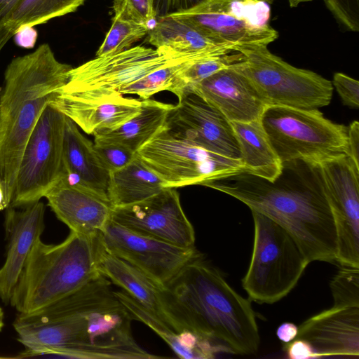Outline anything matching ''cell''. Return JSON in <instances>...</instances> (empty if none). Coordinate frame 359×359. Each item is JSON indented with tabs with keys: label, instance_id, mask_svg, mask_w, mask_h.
I'll list each match as a JSON object with an SVG mask.
<instances>
[{
	"label": "cell",
	"instance_id": "cell-1",
	"mask_svg": "<svg viewBox=\"0 0 359 359\" xmlns=\"http://www.w3.org/2000/svg\"><path fill=\"white\" fill-rule=\"evenodd\" d=\"M277 222L294 238L309 263L336 262L337 236L318 163H283L273 180L241 172L208 182Z\"/></svg>",
	"mask_w": 359,
	"mask_h": 359
},
{
	"label": "cell",
	"instance_id": "cell-2",
	"mask_svg": "<svg viewBox=\"0 0 359 359\" xmlns=\"http://www.w3.org/2000/svg\"><path fill=\"white\" fill-rule=\"evenodd\" d=\"M163 292L183 327L233 354L258 351L260 338L250 299L238 294L201 254L163 286Z\"/></svg>",
	"mask_w": 359,
	"mask_h": 359
},
{
	"label": "cell",
	"instance_id": "cell-3",
	"mask_svg": "<svg viewBox=\"0 0 359 359\" xmlns=\"http://www.w3.org/2000/svg\"><path fill=\"white\" fill-rule=\"evenodd\" d=\"M72 68L43 43L13 58L5 70L0 94V184L9 205L27 141L45 107L67 83Z\"/></svg>",
	"mask_w": 359,
	"mask_h": 359
},
{
	"label": "cell",
	"instance_id": "cell-4",
	"mask_svg": "<svg viewBox=\"0 0 359 359\" xmlns=\"http://www.w3.org/2000/svg\"><path fill=\"white\" fill-rule=\"evenodd\" d=\"M104 250L100 232L71 231L53 245L39 238L33 246L15 285L10 304L18 313L40 311L74 293L101 274Z\"/></svg>",
	"mask_w": 359,
	"mask_h": 359
},
{
	"label": "cell",
	"instance_id": "cell-5",
	"mask_svg": "<svg viewBox=\"0 0 359 359\" xmlns=\"http://www.w3.org/2000/svg\"><path fill=\"white\" fill-rule=\"evenodd\" d=\"M251 212L254 244L242 285L250 300L273 304L295 287L309 262L285 229L259 212Z\"/></svg>",
	"mask_w": 359,
	"mask_h": 359
},
{
	"label": "cell",
	"instance_id": "cell-6",
	"mask_svg": "<svg viewBox=\"0 0 359 359\" xmlns=\"http://www.w3.org/2000/svg\"><path fill=\"white\" fill-rule=\"evenodd\" d=\"M243 59L231 67L252 83L266 106L316 109L330 104V81L310 70L292 66L265 45L241 46Z\"/></svg>",
	"mask_w": 359,
	"mask_h": 359
},
{
	"label": "cell",
	"instance_id": "cell-7",
	"mask_svg": "<svg viewBox=\"0 0 359 359\" xmlns=\"http://www.w3.org/2000/svg\"><path fill=\"white\" fill-rule=\"evenodd\" d=\"M259 121L282 163H319L346 153L348 128L326 118L318 109L266 106Z\"/></svg>",
	"mask_w": 359,
	"mask_h": 359
},
{
	"label": "cell",
	"instance_id": "cell-8",
	"mask_svg": "<svg viewBox=\"0 0 359 359\" xmlns=\"http://www.w3.org/2000/svg\"><path fill=\"white\" fill-rule=\"evenodd\" d=\"M193 59L142 46L95 58L72 68L57 96L97 102L119 95L123 88L166 65Z\"/></svg>",
	"mask_w": 359,
	"mask_h": 359
},
{
	"label": "cell",
	"instance_id": "cell-9",
	"mask_svg": "<svg viewBox=\"0 0 359 359\" xmlns=\"http://www.w3.org/2000/svg\"><path fill=\"white\" fill-rule=\"evenodd\" d=\"M137 154L166 188L204 186L245 172L240 160L208 151L175 135L165 125Z\"/></svg>",
	"mask_w": 359,
	"mask_h": 359
},
{
	"label": "cell",
	"instance_id": "cell-10",
	"mask_svg": "<svg viewBox=\"0 0 359 359\" xmlns=\"http://www.w3.org/2000/svg\"><path fill=\"white\" fill-rule=\"evenodd\" d=\"M266 3L204 0L189 9L168 15L235 52L238 46H268L278 38V32L267 22L270 9Z\"/></svg>",
	"mask_w": 359,
	"mask_h": 359
},
{
	"label": "cell",
	"instance_id": "cell-11",
	"mask_svg": "<svg viewBox=\"0 0 359 359\" xmlns=\"http://www.w3.org/2000/svg\"><path fill=\"white\" fill-rule=\"evenodd\" d=\"M65 116L48 104L25 144L9 207L40 201L63 173Z\"/></svg>",
	"mask_w": 359,
	"mask_h": 359
},
{
	"label": "cell",
	"instance_id": "cell-12",
	"mask_svg": "<svg viewBox=\"0 0 359 359\" xmlns=\"http://www.w3.org/2000/svg\"><path fill=\"white\" fill-rule=\"evenodd\" d=\"M318 165L337 230L336 262L359 268V166L346 154Z\"/></svg>",
	"mask_w": 359,
	"mask_h": 359
},
{
	"label": "cell",
	"instance_id": "cell-13",
	"mask_svg": "<svg viewBox=\"0 0 359 359\" xmlns=\"http://www.w3.org/2000/svg\"><path fill=\"white\" fill-rule=\"evenodd\" d=\"M108 253L131 264L161 286L173 278L201 253L135 232L112 220L100 231Z\"/></svg>",
	"mask_w": 359,
	"mask_h": 359
},
{
	"label": "cell",
	"instance_id": "cell-14",
	"mask_svg": "<svg viewBox=\"0 0 359 359\" xmlns=\"http://www.w3.org/2000/svg\"><path fill=\"white\" fill-rule=\"evenodd\" d=\"M111 220L135 232L184 248L195 247V232L175 188L142 201L113 208Z\"/></svg>",
	"mask_w": 359,
	"mask_h": 359
},
{
	"label": "cell",
	"instance_id": "cell-15",
	"mask_svg": "<svg viewBox=\"0 0 359 359\" xmlns=\"http://www.w3.org/2000/svg\"><path fill=\"white\" fill-rule=\"evenodd\" d=\"M165 125L175 135L208 151L240 160L239 146L231 122L194 92L178 97Z\"/></svg>",
	"mask_w": 359,
	"mask_h": 359
},
{
	"label": "cell",
	"instance_id": "cell-16",
	"mask_svg": "<svg viewBox=\"0 0 359 359\" xmlns=\"http://www.w3.org/2000/svg\"><path fill=\"white\" fill-rule=\"evenodd\" d=\"M48 205L71 231L83 235L100 233L109 222L113 205L97 194L62 173L46 193Z\"/></svg>",
	"mask_w": 359,
	"mask_h": 359
},
{
	"label": "cell",
	"instance_id": "cell-17",
	"mask_svg": "<svg viewBox=\"0 0 359 359\" xmlns=\"http://www.w3.org/2000/svg\"><path fill=\"white\" fill-rule=\"evenodd\" d=\"M45 211L41 201L22 208H6V257L0 268V299L5 304L10 303L27 257L45 229Z\"/></svg>",
	"mask_w": 359,
	"mask_h": 359
},
{
	"label": "cell",
	"instance_id": "cell-18",
	"mask_svg": "<svg viewBox=\"0 0 359 359\" xmlns=\"http://www.w3.org/2000/svg\"><path fill=\"white\" fill-rule=\"evenodd\" d=\"M295 339L306 342L314 357H359V306H335L305 320Z\"/></svg>",
	"mask_w": 359,
	"mask_h": 359
},
{
	"label": "cell",
	"instance_id": "cell-19",
	"mask_svg": "<svg viewBox=\"0 0 359 359\" xmlns=\"http://www.w3.org/2000/svg\"><path fill=\"white\" fill-rule=\"evenodd\" d=\"M190 92L216 107L230 122L259 120L266 107L250 81L231 67L202 80Z\"/></svg>",
	"mask_w": 359,
	"mask_h": 359
},
{
	"label": "cell",
	"instance_id": "cell-20",
	"mask_svg": "<svg viewBox=\"0 0 359 359\" xmlns=\"http://www.w3.org/2000/svg\"><path fill=\"white\" fill-rule=\"evenodd\" d=\"M98 269L101 275L121 287L161 320L178 331L189 330L183 327L171 312L164 295L163 287L142 271L108 253L104 249L100 256Z\"/></svg>",
	"mask_w": 359,
	"mask_h": 359
},
{
	"label": "cell",
	"instance_id": "cell-21",
	"mask_svg": "<svg viewBox=\"0 0 359 359\" xmlns=\"http://www.w3.org/2000/svg\"><path fill=\"white\" fill-rule=\"evenodd\" d=\"M50 105L85 133L95 135L115 129L136 115L141 100L117 95L97 102H83L55 95Z\"/></svg>",
	"mask_w": 359,
	"mask_h": 359
},
{
	"label": "cell",
	"instance_id": "cell-22",
	"mask_svg": "<svg viewBox=\"0 0 359 359\" xmlns=\"http://www.w3.org/2000/svg\"><path fill=\"white\" fill-rule=\"evenodd\" d=\"M147 35V42L156 49L179 57L203 58L233 52L170 15L158 18Z\"/></svg>",
	"mask_w": 359,
	"mask_h": 359
},
{
	"label": "cell",
	"instance_id": "cell-23",
	"mask_svg": "<svg viewBox=\"0 0 359 359\" xmlns=\"http://www.w3.org/2000/svg\"><path fill=\"white\" fill-rule=\"evenodd\" d=\"M116 297L128 309L133 320L143 323L156 332L180 358L210 359L220 352L229 353L222 345L215 344L196 333L178 331L144 308L123 290L114 292Z\"/></svg>",
	"mask_w": 359,
	"mask_h": 359
},
{
	"label": "cell",
	"instance_id": "cell-24",
	"mask_svg": "<svg viewBox=\"0 0 359 359\" xmlns=\"http://www.w3.org/2000/svg\"><path fill=\"white\" fill-rule=\"evenodd\" d=\"M62 160L63 173L70 180L107 196L109 172L100 161L93 143L85 137L77 125L66 116Z\"/></svg>",
	"mask_w": 359,
	"mask_h": 359
},
{
	"label": "cell",
	"instance_id": "cell-25",
	"mask_svg": "<svg viewBox=\"0 0 359 359\" xmlns=\"http://www.w3.org/2000/svg\"><path fill=\"white\" fill-rule=\"evenodd\" d=\"M173 107L150 98L141 100L136 115L115 129L95 134L94 142L118 144L137 153L164 126Z\"/></svg>",
	"mask_w": 359,
	"mask_h": 359
},
{
	"label": "cell",
	"instance_id": "cell-26",
	"mask_svg": "<svg viewBox=\"0 0 359 359\" xmlns=\"http://www.w3.org/2000/svg\"><path fill=\"white\" fill-rule=\"evenodd\" d=\"M240 149V161L245 172L273 181L281 172L283 163L274 151L259 119L231 122Z\"/></svg>",
	"mask_w": 359,
	"mask_h": 359
},
{
	"label": "cell",
	"instance_id": "cell-27",
	"mask_svg": "<svg viewBox=\"0 0 359 359\" xmlns=\"http://www.w3.org/2000/svg\"><path fill=\"white\" fill-rule=\"evenodd\" d=\"M163 181L136 155L126 167L109 173L107 196L114 208L146 200L163 190Z\"/></svg>",
	"mask_w": 359,
	"mask_h": 359
},
{
	"label": "cell",
	"instance_id": "cell-28",
	"mask_svg": "<svg viewBox=\"0 0 359 359\" xmlns=\"http://www.w3.org/2000/svg\"><path fill=\"white\" fill-rule=\"evenodd\" d=\"M85 0H20L0 30V50L22 27H34L74 12Z\"/></svg>",
	"mask_w": 359,
	"mask_h": 359
},
{
	"label": "cell",
	"instance_id": "cell-29",
	"mask_svg": "<svg viewBox=\"0 0 359 359\" xmlns=\"http://www.w3.org/2000/svg\"><path fill=\"white\" fill-rule=\"evenodd\" d=\"M243 55L226 54L207 57L191 62L177 76L170 92L177 97L191 90L193 87L212 74L231 67L243 59Z\"/></svg>",
	"mask_w": 359,
	"mask_h": 359
},
{
	"label": "cell",
	"instance_id": "cell-30",
	"mask_svg": "<svg viewBox=\"0 0 359 359\" xmlns=\"http://www.w3.org/2000/svg\"><path fill=\"white\" fill-rule=\"evenodd\" d=\"M197 60L199 59L184 60L159 68L123 88L118 95H137L143 100L161 91H170L180 73L191 62Z\"/></svg>",
	"mask_w": 359,
	"mask_h": 359
},
{
	"label": "cell",
	"instance_id": "cell-31",
	"mask_svg": "<svg viewBox=\"0 0 359 359\" xmlns=\"http://www.w3.org/2000/svg\"><path fill=\"white\" fill-rule=\"evenodd\" d=\"M149 28L144 25L116 16L96 56L115 54L131 48V45L146 36Z\"/></svg>",
	"mask_w": 359,
	"mask_h": 359
},
{
	"label": "cell",
	"instance_id": "cell-32",
	"mask_svg": "<svg viewBox=\"0 0 359 359\" xmlns=\"http://www.w3.org/2000/svg\"><path fill=\"white\" fill-rule=\"evenodd\" d=\"M335 306H359V268L341 266L330 282Z\"/></svg>",
	"mask_w": 359,
	"mask_h": 359
},
{
	"label": "cell",
	"instance_id": "cell-33",
	"mask_svg": "<svg viewBox=\"0 0 359 359\" xmlns=\"http://www.w3.org/2000/svg\"><path fill=\"white\" fill-rule=\"evenodd\" d=\"M113 10L114 16L144 25L149 29L157 20L154 0H114Z\"/></svg>",
	"mask_w": 359,
	"mask_h": 359
},
{
	"label": "cell",
	"instance_id": "cell-34",
	"mask_svg": "<svg viewBox=\"0 0 359 359\" xmlns=\"http://www.w3.org/2000/svg\"><path fill=\"white\" fill-rule=\"evenodd\" d=\"M93 145L100 161L109 173L123 168L137 155V153L118 144L94 142Z\"/></svg>",
	"mask_w": 359,
	"mask_h": 359
},
{
	"label": "cell",
	"instance_id": "cell-35",
	"mask_svg": "<svg viewBox=\"0 0 359 359\" xmlns=\"http://www.w3.org/2000/svg\"><path fill=\"white\" fill-rule=\"evenodd\" d=\"M337 22L345 29L359 31V0H323Z\"/></svg>",
	"mask_w": 359,
	"mask_h": 359
},
{
	"label": "cell",
	"instance_id": "cell-36",
	"mask_svg": "<svg viewBox=\"0 0 359 359\" xmlns=\"http://www.w3.org/2000/svg\"><path fill=\"white\" fill-rule=\"evenodd\" d=\"M332 83L343 104L351 108L359 106V82L344 74L335 73Z\"/></svg>",
	"mask_w": 359,
	"mask_h": 359
},
{
	"label": "cell",
	"instance_id": "cell-37",
	"mask_svg": "<svg viewBox=\"0 0 359 359\" xmlns=\"http://www.w3.org/2000/svg\"><path fill=\"white\" fill-rule=\"evenodd\" d=\"M204 0H154L157 18L189 9Z\"/></svg>",
	"mask_w": 359,
	"mask_h": 359
},
{
	"label": "cell",
	"instance_id": "cell-38",
	"mask_svg": "<svg viewBox=\"0 0 359 359\" xmlns=\"http://www.w3.org/2000/svg\"><path fill=\"white\" fill-rule=\"evenodd\" d=\"M284 350L290 358L306 359L315 358L310 346L301 339H294L290 342L285 343Z\"/></svg>",
	"mask_w": 359,
	"mask_h": 359
},
{
	"label": "cell",
	"instance_id": "cell-39",
	"mask_svg": "<svg viewBox=\"0 0 359 359\" xmlns=\"http://www.w3.org/2000/svg\"><path fill=\"white\" fill-rule=\"evenodd\" d=\"M359 123L357 121L352 122L348 127L347 147L346 154L350 156L354 163L359 166Z\"/></svg>",
	"mask_w": 359,
	"mask_h": 359
},
{
	"label": "cell",
	"instance_id": "cell-40",
	"mask_svg": "<svg viewBox=\"0 0 359 359\" xmlns=\"http://www.w3.org/2000/svg\"><path fill=\"white\" fill-rule=\"evenodd\" d=\"M14 37V41L18 46L32 48L36 41L37 32L34 27L24 26L15 32Z\"/></svg>",
	"mask_w": 359,
	"mask_h": 359
},
{
	"label": "cell",
	"instance_id": "cell-41",
	"mask_svg": "<svg viewBox=\"0 0 359 359\" xmlns=\"http://www.w3.org/2000/svg\"><path fill=\"white\" fill-rule=\"evenodd\" d=\"M297 330L298 327L294 323H284L278 327L276 334L278 338L285 344L295 339Z\"/></svg>",
	"mask_w": 359,
	"mask_h": 359
},
{
	"label": "cell",
	"instance_id": "cell-42",
	"mask_svg": "<svg viewBox=\"0 0 359 359\" xmlns=\"http://www.w3.org/2000/svg\"><path fill=\"white\" fill-rule=\"evenodd\" d=\"M20 0H0V30Z\"/></svg>",
	"mask_w": 359,
	"mask_h": 359
},
{
	"label": "cell",
	"instance_id": "cell-43",
	"mask_svg": "<svg viewBox=\"0 0 359 359\" xmlns=\"http://www.w3.org/2000/svg\"><path fill=\"white\" fill-rule=\"evenodd\" d=\"M9 205L7 202L3 187L0 184V211L8 208Z\"/></svg>",
	"mask_w": 359,
	"mask_h": 359
},
{
	"label": "cell",
	"instance_id": "cell-44",
	"mask_svg": "<svg viewBox=\"0 0 359 359\" xmlns=\"http://www.w3.org/2000/svg\"><path fill=\"white\" fill-rule=\"evenodd\" d=\"M291 7H297L302 3L311 1L313 0H287Z\"/></svg>",
	"mask_w": 359,
	"mask_h": 359
},
{
	"label": "cell",
	"instance_id": "cell-45",
	"mask_svg": "<svg viewBox=\"0 0 359 359\" xmlns=\"http://www.w3.org/2000/svg\"><path fill=\"white\" fill-rule=\"evenodd\" d=\"M4 313L2 309L0 307V332L4 326Z\"/></svg>",
	"mask_w": 359,
	"mask_h": 359
},
{
	"label": "cell",
	"instance_id": "cell-46",
	"mask_svg": "<svg viewBox=\"0 0 359 359\" xmlns=\"http://www.w3.org/2000/svg\"><path fill=\"white\" fill-rule=\"evenodd\" d=\"M239 2H271L273 0H230Z\"/></svg>",
	"mask_w": 359,
	"mask_h": 359
},
{
	"label": "cell",
	"instance_id": "cell-47",
	"mask_svg": "<svg viewBox=\"0 0 359 359\" xmlns=\"http://www.w3.org/2000/svg\"><path fill=\"white\" fill-rule=\"evenodd\" d=\"M0 124H1V121H0Z\"/></svg>",
	"mask_w": 359,
	"mask_h": 359
}]
</instances>
